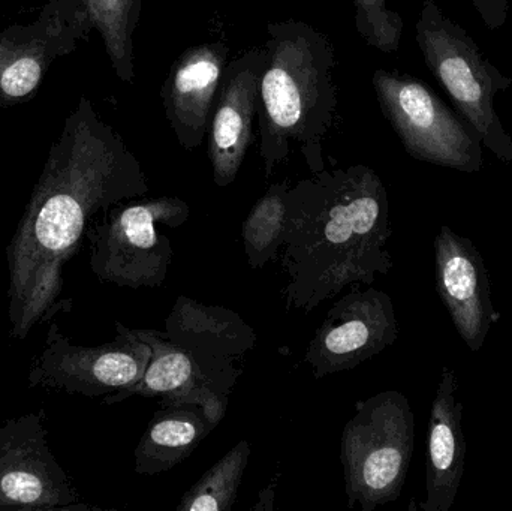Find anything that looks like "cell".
I'll list each match as a JSON object with an SVG mask.
<instances>
[{"mask_svg": "<svg viewBox=\"0 0 512 511\" xmlns=\"http://www.w3.org/2000/svg\"><path fill=\"white\" fill-rule=\"evenodd\" d=\"M107 344H74L56 321L48 327L44 348L33 357L27 374L30 389L99 398L135 386L143 378L152 350L122 323Z\"/></svg>", "mask_w": 512, "mask_h": 511, "instance_id": "8", "label": "cell"}, {"mask_svg": "<svg viewBox=\"0 0 512 511\" xmlns=\"http://www.w3.org/2000/svg\"><path fill=\"white\" fill-rule=\"evenodd\" d=\"M146 174L122 135L87 96L78 99L6 248L9 336L23 341L38 324L71 311L63 267L99 213L149 192Z\"/></svg>", "mask_w": 512, "mask_h": 511, "instance_id": "1", "label": "cell"}, {"mask_svg": "<svg viewBox=\"0 0 512 511\" xmlns=\"http://www.w3.org/2000/svg\"><path fill=\"white\" fill-rule=\"evenodd\" d=\"M93 510L48 446L45 411L0 425V510Z\"/></svg>", "mask_w": 512, "mask_h": 511, "instance_id": "9", "label": "cell"}, {"mask_svg": "<svg viewBox=\"0 0 512 511\" xmlns=\"http://www.w3.org/2000/svg\"><path fill=\"white\" fill-rule=\"evenodd\" d=\"M391 234L387 189L367 165L324 168L295 183L280 255L286 308L310 312L348 285L388 275Z\"/></svg>", "mask_w": 512, "mask_h": 511, "instance_id": "2", "label": "cell"}, {"mask_svg": "<svg viewBox=\"0 0 512 511\" xmlns=\"http://www.w3.org/2000/svg\"><path fill=\"white\" fill-rule=\"evenodd\" d=\"M135 333L152 350L146 372L135 386L105 396L102 404H120L132 396L161 398V404L188 402L203 405L221 423L227 411L228 398L207 387L194 360L158 330H135Z\"/></svg>", "mask_w": 512, "mask_h": 511, "instance_id": "17", "label": "cell"}, {"mask_svg": "<svg viewBox=\"0 0 512 511\" xmlns=\"http://www.w3.org/2000/svg\"><path fill=\"white\" fill-rule=\"evenodd\" d=\"M259 81V155L265 176L300 146L312 174L324 170L322 140L333 125L337 89L334 47L325 33L298 20L267 26Z\"/></svg>", "mask_w": 512, "mask_h": 511, "instance_id": "3", "label": "cell"}, {"mask_svg": "<svg viewBox=\"0 0 512 511\" xmlns=\"http://www.w3.org/2000/svg\"><path fill=\"white\" fill-rule=\"evenodd\" d=\"M162 335L182 348L200 369L207 387L228 398L256 347L255 330L230 309L180 296Z\"/></svg>", "mask_w": 512, "mask_h": 511, "instance_id": "11", "label": "cell"}, {"mask_svg": "<svg viewBox=\"0 0 512 511\" xmlns=\"http://www.w3.org/2000/svg\"><path fill=\"white\" fill-rule=\"evenodd\" d=\"M372 83L382 114L412 158L462 173L483 170L477 132L426 83L385 69L373 72Z\"/></svg>", "mask_w": 512, "mask_h": 511, "instance_id": "7", "label": "cell"}, {"mask_svg": "<svg viewBox=\"0 0 512 511\" xmlns=\"http://www.w3.org/2000/svg\"><path fill=\"white\" fill-rule=\"evenodd\" d=\"M436 291L462 341L478 353L501 320L483 255L468 237L444 225L435 237Z\"/></svg>", "mask_w": 512, "mask_h": 511, "instance_id": "12", "label": "cell"}, {"mask_svg": "<svg viewBox=\"0 0 512 511\" xmlns=\"http://www.w3.org/2000/svg\"><path fill=\"white\" fill-rule=\"evenodd\" d=\"M355 27L361 38L382 53H396L402 41L403 18L388 8V0H352Z\"/></svg>", "mask_w": 512, "mask_h": 511, "instance_id": "22", "label": "cell"}, {"mask_svg": "<svg viewBox=\"0 0 512 511\" xmlns=\"http://www.w3.org/2000/svg\"><path fill=\"white\" fill-rule=\"evenodd\" d=\"M251 447L240 441L218 464L213 465L200 482L180 500L179 511H228L236 504L237 494L248 467Z\"/></svg>", "mask_w": 512, "mask_h": 511, "instance_id": "21", "label": "cell"}, {"mask_svg": "<svg viewBox=\"0 0 512 511\" xmlns=\"http://www.w3.org/2000/svg\"><path fill=\"white\" fill-rule=\"evenodd\" d=\"M459 378L450 366L442 369L427 426L426 492L423 511H450L465 476L466 446L463 432Z\"/></svg>", "mask_w": 512, "mask_h": 511, "instance_id": "16", "label": "cell"}, {"mask_svg": "<svg viewBox=\"0 0 512 511\" xmlns=\"http://www.w3.org/2000/svg\"><path fill=\"white\" fill-rule=\"evenodd\" d=\"M471 2L490 30L501 29L507 23L510 0H471Z\"/></svg>", "mask_w": 512, "mask_h": 511, "instance_id": "23", "label": "cell"}, {"mask_svg": "<svg viewBox=\"0 0 512 511\" xmlns=\"http://www.w3.org/2000/svg\"><path fill=\"white\" fill-rule=\"evenodd\" d=\"M265 57V48H252L225 66L209 125V159L219 188L236 180L254 140Z\"/></svg>", "mask_w": 512, "mask_h": 511, "instance_id": "13", "label": "cell"}, {"mask_svg": "<svg viewBox=\"0 0 512 511\" xmlns=\"http://www.w3.org/2000/svg\"><path fill=\"white\" fill-rule=\"evenodd\" d=\"M414 443V413L403 393L387 390L355 404V414L340 438L349 509L373 511L397 501Z\"/></svg>", "mask_w": 512, "mask_h": 511, "instance_id": "5", "label": "cell"}, {"mask_svg": "<svg viewBox=\"0 0 512 511\" xmlns=\"http://www.w3.org/2000/svg\"><path fill=\"white\" fill-rule=\"evenodd\" d=\"M188 218V204L177 197L111 207L87 228L90 269L104 284L134 290L162 287L174 249L158 225L177 228Z\"/></svg>", "mask_w": 512, "mask_h": 511, "instance_id": "6", "label": "cell"}, {"mask_svg": "<svg viewBox=\"0 0 512 511\" xmlns=\"http://www.w3.org/2000/svg\"><path fill=\"white\" fill-rule=\"evenodd\" d=\"M48 6L71 23L81 39L96 30L119 80L134 84V33L143 0H48Z\"/></svg>", "mask_w": 512, "mask_h": 511, "instance_id": "19", "label": "cell"}, {"mask_svg": "<svg viewBox=\"0 0 512 511\" xmlns=\"http://www.w3.org/2000/svg\"><path fill=\"white\" fill-rule=\"evenodd\" d=\"M80 33L45 3L32 23L0 32V110L30 101L60 57L77 50Z\"/></svg>", "mask_w": 512, "mask_h": 511, "instance_id": "14", "label": "cell"}, {"mask_svg": "<svg viewBox=\"0 0 512 511\" xmlns=\"http://www.w3.org/2000/svg\"><path fill=\"white\" fill-rule=\"evenodd\" d=\"M289 189L286 180L271 185L243 222V245L252 269H261L279 257L285 242Z\"/></svg>", "mask_w": 512, "mask_h": 511, "instance_id": "20", "label": "cell"}, {"mask_svg": "<svg viewBox=\"0 0 512 511\" xmlns=\"http://www.w3.org/2000/svg\"><path fill=\"white\" fill-rule=\"evenodd\" d=\"M415 30L424 63L460 116L477 132L483 147L511 164L512 137L496 113L495 99L510 89L512 78L484 56L474 38L445 15L436 0H423Z\"/></svg>", "mask_w": 512, "mask_h": 511, "instance_id": "4", "label": "cell"}, {"mask_svg": "<svg viewBox=\"0 0 512 511\" xmlns=\"http://www.w3.org/2000/svg\"><path fill=\"white\" fill-rule=\"evenodd\" d=\"M219 425L198 404H162L135 449V473L156 476L182 464Z\"/></svg>", "mask_w": 512, "mask_h": 511, "instance_id": "18", "label": "cell"}, {"mask_svg": "<svg viewBox=\"0 0 512 511\" xmlns=\"http://www.w3.org/2000/svg\"><path fill=\"white\" fill-rule=\"evenodd\" d=\"M399 338L393 300L375 288L354 291L334 303L310 341L304 362L316 380L351 371Z\"/></svg>", "mask_w": 512, "mask_h": 511, "instance_id": "10", "label": "cell"}, {"mask_svg": "<svg viewBox=\"0 0 512 511\" xmlns=\"http://www.w3.org/2000/svg\"><path fill=\"white\" fill-rule=\"evenodd\" d=\"M228 54L224 42H207L186 48L171 65L162 84V104L183 149H198L209 132Z\"/></svg>", "mask_w": 512, "mask_h": 511, "instance_id": "15", "label": "cell"}]
</instances>
